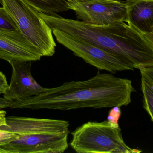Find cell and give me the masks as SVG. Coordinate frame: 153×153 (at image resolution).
<instances>
[{
	"mask_svg": "<svg viewBox=\"0 0 153 153\" xmlns=\"http://www.w3.org/2000/svg\"><path fill=\"white\" fill-rule=\"evenodd\" d=\"M6 125V119L0 121V127Z\"/></svg>",
	"mask_w": 153,
	"mask_h": 153,
	"instance_id": "603a6c76",
	"label": "cell"
},
{
	"mask_svg": "<svg viewBox=\"0 0 153 153\" xmlns=\"http://www.w3.org/2000/svg\"><path fill=\"white\" fill-rule=\"evenodd\" d=\"M39 12L56 14L70 10L67 0H25Z\"/></svg>",
	"mask_w": 153,
	"mask_h": 153,
	"instance_id": "7c38bea8",
	"label": "cell"
},
{
	"mask_svg": "<svg viewBox=\"0 0 153 153\" xmlns=\"http://www.w3.org/2000/svg\"><path fill=\"white\" fill-rule=\"evenodd\" d=\"M71 148L78 153H139L123 140L119 124L108 120L89 122L71 133Z\"/></svg>",
	"mask_w": 153,
	"mask_h": 153,
	"instance_id": "3957f363",
	"label": "cell"
},
{
	"mask_svg": "<svg viewBox=\"0 0 153 153\" xmlns=\"http://www.w3.org/2000/svg\"><path fill=\"white\" fill-rule=\"evenodd\" d=\"M2 4V0H0V4Z\"/></svg>",
	"mask_w": 153,
	"mask_h": 153,
	"instance_id": "cb8c5ba5",
	"label": "cell"
},
{
	"mask_svg": "<svg viewBox=\"0 0 153 153\" xmlns=\"http://www.w3.org/2000/svg\"><path fill=\"white\" fill-rule=\"evenodd\" d=\"M135 91L130 80L98 71L95 76L85 81L65 82L58 87L46 88L39 95L12 102L10 107L62 111L121 107L130 104Z\"/></svg>",
	"mask_w": 153,
	"mask_h": 153,
	"instance_id": "6da1fadb",
	"label": "cell"
},
{
	"mask_svg": "<svg viewBox=\"0 0 153 153\" xmlns=\"http://www.w3.org/2000/svg\"><path fill=\"white\" fill-rule=\"evenodd\" d=\"M39 14L52 30H57L100 48L134 68L145 64L152 54V46L148 39L127 22L95 25L65 19L57 13Z\"/></svg>",
	"mask_w": 153,
	"mask_h": 153,
	"instance_id": "7a4b0ae2",
	"label": "cell"
},
{
	"mask_svg": "<svg viewBox=\"0 0 153 153\" xmlns=\"http://www.w3.org/2000/svg\"><path fill=\"white\" fill-rule=\"evenodd\" d=\"M42 55L21 32L0 28V58L7 62L39 61Z\"/></svg>",
	"mask_w": 153,
	"mask_h": 153,
	"instance_id": "9c48e42d",
	"label": "cell"
},
{
	"mask_svg": "<svg viewBox=\"0 0 153 153\" xmlns=\"http://www.w3.org/2000/svg\"><path fill=\"white\" fill-rule=\"evenodd\" d=\"M12 102L4 98H1L0 96V109L10 107Z\"/></svg>",
	"mask_w": 153,
	"mask_h": 153,
	"instance_id": "d6986e66",
	"label": "cell"
},
{
	"mask_svg": "<svg viewBox=\"0 0 153 153\" xmlns=\"http://www.w3.org/2000/svg\"><path fill=\"white\" fill-rule=\"evenodd\" d=\"M6 112L4 110H0V121L6 119Z\"/></svg>",
	"mask_w": 153,
	"mask_h": 153,
	"instance_id": "ffe728a7",
	"label": "cell"
},
{
	"mask_svg": "<svg viewBox=\"0 0 153 153\" xmlns=\"http://www.w3.org/2000/svg\"><path fill=\"white\" fill-rule=\"evenodd\" d=\"M121 115L120 107H113L109 112L107 120L114 124H118L119 120Z\"/></svg>",
	"mask_w": 153,
	"mask_h": 153,
	"instance_id": "2e32d148",
	"label": "cell"
},
{
	"mask_svg": "<svg viewBox=\"0 0 153 153\" xmlns=\"http://www.w3.org/2000/svg\"><path fill=\"white\" fill-rule=\"evenodd\" d=\"M70 125L66 120L10 116L6 117V125L0 127V129L24 135L62 133L69 130Z\"/></svg>",
	"mask_w": 153,
	"mask_h": 153,
	"instance_id": "30bf717a",
	"label": "cell"
},
{
	"mask_svg": "<svg viewBox=\"0 0 153 153\" xmlns=\"http://www.w3.org/2000/svg\"><path fill=\"white\" fill-rule=\"evenodd\" d=\"M0 28L11 30H19L13 19L3 7H0Z\"/></svg>",
	"mask_w": 153,
	"mask_h": 153,
	"instance_id": "5bb4252c",
	"label": "cell"
},
{
	"mask_svg": "<svg viewBox=\"0 0 153 153\" xmlns=\"http://www.w3.org/2000/svg\"><path fill=\"white\" fill-rule=\"evenodd\" d=\"M70 130L58 133L19 135L17 139L0 146L3 153H62L69 147Z\"/></svg>",
	"mask_w": 153,
	"mask_h": 153,
	"instance_id": "52a82bcc",
	"label": "cell"
},
{
	"mask_svg": "<svg viewBox=\"0 0 153 153\" xmlns=\"http://www.w3.org/2000/svg\"><path fill=\"white\" fill-rule=\"evenodd\" d=\"M141 88L143 97V107L153 123V81L141 75Z\"/></svg>",
	"mask_w": 153,
	"mask_h": 153,
	"instance_id": "4fadbf2b",
	"label": "cell"
},
{
	"mask_svg": "<svg viewBox=\"0 0 153 153\" xmlns=\"http://www.w3.org/2000/svg\"><path fill=\"white\" fill-rule=\"evenodd\" d=\"M1 5L42 57L54 54L56 44L53 31L35 8L25 0H2Z\"/></svg>",
	"mask_w": 153,
	"mask_h": 153,
	"instance_id": "277c9868",
	"label": "cell"
},
{
	"mask_svg": "<svg viewBox=\"0 0 153 153\" xmlns=\"http://www.w3.org/2000/svg\"><path fill=\"white\" fill-rule=\"evenodd\" d=\"M68 1L76 2H82L88 1L91 0H67Z\"/></svg>",
	"mask_w": 153,
	"mask_h": 153,
	"instance_id": "7402d4cb",
	"label": "cell"
},
{
	"mask_svg": "<svg viewBox=\"0 0 153 153\" xmlns=\"http://www.w3.org/2000/svg\"><path fill=\"white\" fill-rule=\"evenodd\" d=\"M9 85L7 81L6 76L0 71V95L4 94L8 90Z\"/></svg>",
	"mask_w": 153,
	"mask_h": 153,
	"instance_id": "e0dca14e",
	"label": "cell"
},
{
	"mask_svg": "<svg viewBox=\"0 0 153 153\" xmlns=\"http://www.w3.org/2000/svg\"><path fill=\"white\" fill-rule=\"evenodd\" d=\"M77 19L91 24L106 25L117 22H127L125 2L118 0H91L82 2L68 1Z\"/></svg>",
	"mask_w": 153,
	"mask_h": 153,
	"instance_id": "8992f818",
	"label": "cell"
},
{
	"mask_svg": "<svg viewBox=\"0 0 153 153\" xmlns=\"http://www.w3.org/2000/svg\"><path fill=\"white\" fill-rule=\"evenodd\" d=\"M145 36L152 43L153 45V30L151 33H149V34H144Z\"/></svg>",
	"mask_w": 153,
	"mask_h": 153,
	"instance_id": "44dd1931",
	"label": "cell"
},
{
	"mask_svg": "<svg viewBox=\"0 0 153 153\" xmlns=\"http://www.w3.org/2000/svg\"><path fill=\"white\" fill-rule=\"evenodd\" d=\"M57 42L99 70L114 74L134 68L118 57L100 48L56 29L52 30Z\"/></svg>",
	"mask_w": 153,
	"mask_h": 153,
	"instance_id": "5b68a950",
	"label": "cell"
},
{
	"mask_svg": "<svg viewBox=\"0 0 153 153\" xmlns=\"http://www.w3.org/2000/svg\"><path fill=\"white\" fill-rule=\"evenodd\" d=\"M18 137L19 135L12 132L0 129V146L15 140Z\"/></svg>",
	"mask_w": 153,
	"mask_h": 153,
	"instance_id": "9a60e30c",
	"label": "cell"
},
{
	"mask_svg": "<svg viewBox=\"0 0 153 153\" xmlns=\"http://www.w3.org/2000/svg\"><path fill=\"white\" fill-rule=\"evenodd\" d=\"M127 23L143 34L153 30V0H127Z\"/></svg>",
	"mask_w": 153,
	"mask_h": 153,
	"instance_id": "8fae6325",
	"label": "cell"
},
{
	"mask_svg": "<svg viewBox=\"0 0 153 153\" xmlns=\"http://www.w3.org/2000/svg\"><path fill=\"white\" fill-rule=\"evenodd\" d=\"M30 61H12L9 63L12 69L10 83L4 99L11 102L23 100L45 92L46 88L39 85L31 74Z\"/></svg>",
	"mask_w": 153,
	"mask_h": 153,
	"instance_id": "ba28073f",
	"label": "cell"
},
{
	"mask_svg": "<svg viewBox=\"0 0 153 153\" xmlns=\"http://www.w3.org/2000/svg\"><path fill=\"white\" fill-rule=\"evenodd\" d=\"M140 71L141 75H143L149 77L153 81V66L141 69Z\"/></svg>",
	"mask_w": 153,
	"mask_h": 153,
	"instance_id": "ac0fdd59",
	"label": "cell"
}]
</instances>
